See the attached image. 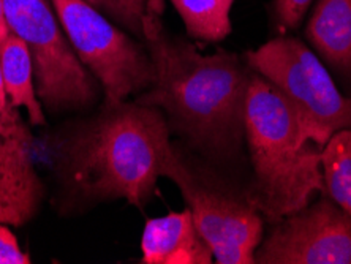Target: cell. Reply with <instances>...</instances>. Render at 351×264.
Listing matches in <instances>:
<instances>
[{"label": "cell", "mask_w": 351, "mask_h": 264, "mask_svg": "<svg viewBox=\"0 0 351 264\" xmlns=\"http://www.w3.org/2000/svg\"><path fill=\"white\" fill-rule=\"evenodd\" d=\"M160 13L162 0L144 21L143 43L154 81L135 101L158 108L169 130L206 158L236 160L245 141V100L254 70L234 53L204 56L189 41L168 35Z\"/></svg>", "instance_id": "6da1fadb"}, {"label": "cell", "mask_w": 351, "mask_h": 264, "mask_svg": "<svg viewBox=\"0 0 351 264\" xmlns=\"http://www.w3.org/2000/svg\"><path fill=\"white\" fill-rule=\"evenodd\" d=\"M165 114L133 101L105 103L66 149V173L87 200H125L144 208L154 198L171 147Z\"/></svg>", "instance_id": "7a4b0ae2"}, {"label": "cell", "mask_w": 351, "mask_h": 264, "mask_svg": "<svg viewBox=\"0 0 351 264\" xmlns=\"http://www.w3.org/2000/svg\"><path fill=\"white\" fill-rule=\"evenodd\" d=\"M244 136L254 169L247 191L266 224H277L324 193L322 147L304 134L285 95L256 71L247 91Z\"/></svg>", "instance_id": "3957f363"}, {"label": "cell", "mask_w": 351, "mask_h": 264, "mask_svg": "<svg viewBox=\"0 0 351 264\" xmlns=\"http://www.w3.org/2000/svg\"><path fill=\"white\" fill-rule=\"evenodd\" d=\"M162 176L178 185L214 263L254 264L263 241V217L247 187L231 184L214 169L190 162L174 144L165 155Z\"/></svg>", "instance_id": "277c9868"}, {"label": "cell", "mask_w": 351, "mask_h": 264, "mask_svg": "<svg viewBox=\"0 0 351 264\" xmlns=\"http://www.w3.org/2000/svg\"><path fill=\"white\" fill-rule=\"evenodd\" d=\"M245 62L285 95L304 134L318 147L334 133L351 130V95L340 92L331 71L299 38H272L249 51Z\"/></svg>", "instance_id": "5b68a950"}, {"label": "cell", "mask_w": 351, "mask_h": 264, "mask_svg": "<svg viewBox=\"0 0 351 264\" xmlns=\"http://www.w3.org/2000/svg\"><path fill=\"white\" fill-rule=\"evenodd\" d=\"M66 38L105 91V103L125 101L147 91L154 67L146 45L112 25L86 0H53Z\"/></svg>", "instance_id": "8992f818"}, {"label": "cell", "mask_w": 351, "mask_h": 264, "mask_svg": "<svg viewBox=\"0 0 351 264\" xmlns=\"http://www.w3.org/2000/svg\"><path fill=\"white\" fill-rule=\"evenodd\" d=\"M10 32L27 45L37 97L51 110L89 105L94 77L86 71L46 0H3Z\"/></svg>", "instance_id": "52a82bcc"}, {"label": "cell", "mask_w": 351, "mask_h": 264, "mask_svg": "<svg viewBox=\"0 0 351 264\" xmlns=\"http://www.w3.org/2000/svg\"><path fill=\"white\" fill-rule=\"evenodd\" d=\"M260 264H351V215L326 193L274 224L255 252Z\"/></svg>", "instance_id": "ba28073f"}, {"label": "cell", "mask_w": 351, "mask_h": 264, "mask_svg": "<svg viewBox=\"0 0 351 264\" xmlns=\"http://www.w3.org/2000/svg\"><path fill=\"white\" fill-rule=\"evenodd\" d=\"M32 138L16 108L0 133V224L23 226L37 214L43 185L30 157Z\"/></svg>", "instance_id": "9c48e42d"}, {"label": "cell", "mask_w": 351, "mask_h": 264, "mask_svg": "<svg viewBox=\"0 0 351 264\" xmlns=\"http://www.w3.org/2000/svg\"><path fill=\"white\" fill-rule=\"evenodd\" d=\"M144 264H210L214 252L189 209L147 220L141 239Z\"/></svg>", "instance_id": "30bf717a"}, {"label": "cell", "mask_w": 351, "mask_h": 264, "mask_svg": "<svg viewBox=\"0 0 351 264\" xmlns=\"http://www.w3.org/2000/svg\"><path fill=\"white\" fill-rule=\"evenodd\" d=\"M306 38L351 95V0H317Z\"/></svg>", "instance_id": "8fae6325"}, {"label": "cell", "mask_w": 351, "mask_h": 264, "mask_svg": "<svg viewBox=\"0 0 351 264\" xmlns=\"http://www.w3.org/2000/svg\"><path fill=\"white\" fill-rule=\"evenodd\" d=\"M0 65L5 94L12 108H24L34 125H43L45 114L34 82V65L27 45L18 35H10L0 43Z\"/></svg>", "instance_id": "7c38bea8"}, {"label": "cell", "mask_w": 351, "mask_h": 264, "mask_svg": "<svg viewBox=\"0 0 351 264\" xmlns=\"http://www.w3.org/2000/svg\"><path fill=\"white\" fill-rule=\"evenodd\" d=\"M189 37L221 41L231 34L230 13L234 0H171Z\"/></svg>", "instance_id": "4fadbf2b"}, {"label": "cell", "mask_w": 351, "mask_h": 264, "mask_svg": "<svg viewBox=\"0 0 351 264\" xmlns=\"http://www.w3.org/2000/svg\"><path fill=\"white\" fill-rule=\"evenodd\" d=\"M324 193L351 215V130L334 133L322 149Z\"/></svg>", "instance_id": "5bb4252c"}, {"label": "cell", "mask_w": 351, "mask_h": 264, "mask_svg": "<svg viewBox=\"0 0 351 264\" xmlns=\"http://www.w3.org/2000/svg\"><path fill=\"white\" fill-rule=\"evenodd\" d=\"M98 12L117 21L128 32L144 40V21L160 0H86Z\"/></svg>", "instance_id": "9a60e30c"}, {"label": "cell", "mask_w": 351, "mask_h": 264, "mask_svg": "<svg viewBox=\"0 0 351 264\" xmlns=\"http://www.w3.org/2000/svg\"><path fill=\"white\" fill-rule=\"evenodd\" d=\"M313 0H272V16L282 34L299 27Z\"/></svg>", "instance_id": "2e32d148"}, {"label": "cell", "mask_w": 351, "mask_h": 264, "mask_svg": "<svg viewBox=\"0 0 351 264\" xmlns=\"http://www.w3.org/2000/svg\"><path fill=\"white\" fill-rule=\"evenodd\" d=\"M30 256L21 250L8 225L0 224V264H29Z\"/></svg>", "instance_id": "e0dca14e"}, {"label": "cell", "mask_w": 351, "mask_h": 264, "mask_svg": "<svg viewBox=\"0 0 351 264\" xmlns=\"http://www.w3.org/2000/svg\"><path fill=\"white\" fill-rule=\"evenodd\" d=\"M12 111V106L8 105V98L5 94V86H3V77H2V65H0V114H2V119H5Z\"/></svg>", "instance_id": "ac0fdd59"}, {"label": "cell", "mask_w": 351, "mask_h": 264, "mask_svg": "<svg viewBox=\"0 0 351 264\" xmlns=\"http://www.w3.org/2000/svg\"><path fill=\"white\" fill-rule=\"evenodd\" d=\"M10 35V27L7 23V16H5V7L3 0H0V43Z\"/></svg>", "instance_id": "d6986e66"}, {"label": "cell", "mask_w": 351, "mask_h": 264, "mask_svg": "<svg viewBox=\"0 0 351 264\" xmlns=\"http://www.w3.org/2000/svg\"><path fill=\"white\" fill-rule=\"evenodd\" d=\"M3 130V119H2V114H0V133Z\"/></svg>", "instance_id": "ffe728a7"}]
</instances>
